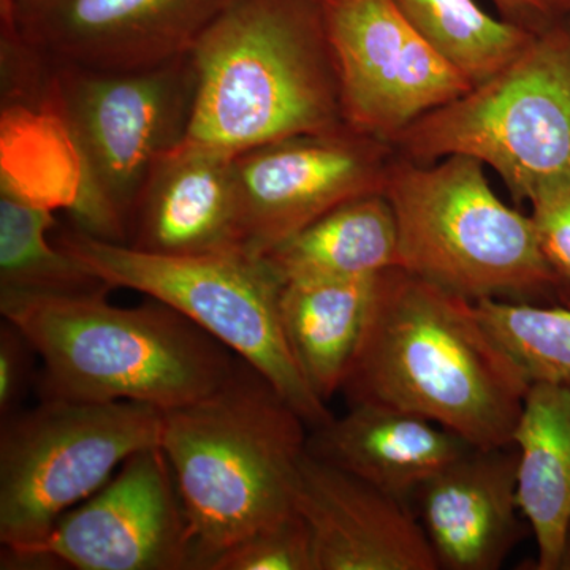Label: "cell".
Listing matches in <instances>:
<instances>
[{
  "label": "cell",
  "instance_id": "1",
  "mask_svg": "<svg viewBox=\"0 0 570 570\" xmlns=\"http://www.w3.org/2000/svg\"><path fill=\"white\" fill-rule=\"evenodd\" d=\"M530 385L474 303L392 268L379 276L341 393L348 406L420 415L489 450L512 448Z\"/></svg>",
  "mask_w": 570,
  "mask_h": 570
},
{
  "label": "cell",
  "instance_id": "2",
  "mask_svg": "<svg viewBox=\"0 0 570 570\" xmlns=\"http://www.w3.org/2000/svg\"><path fill=\"white\" fill-rule=\"evenodd\" d=\"M307 423L246 360L213 393L165 411L160 449L181 494L190 570L292 515Z\"/></svg>",
  "mask_w": 570,
  "mask_h": 570
},
{
  "label": "cell",
  "instance_id": "3",
  "mask_svg": "<svg viewBox=\"0 0 570 570\" xmlns=\"http://www.w3.org/2000/svg\"><path fill=\"white\" fill-rule=\"evenodd\" d=\"M186 141L230 156L344 124L322 0H236L193 50Z\"/></svg>",
  "mask_w": 570,
  "mask_h": 570
},
{
  "label": "cell",
  "instance_id": "4",
  "mask_svg": "<svg viewBox=\"0 0 570 570\" xmlns=\"http://www.w3.org/2000/svg\"><path fill=\"white\" fill-rule=\"evenodd\" d=\"M0 314L40 358V400L137 401L160 411L202 400L227 381L238 355L156 298L111 305L108 295L0 298Z\"/></svg>",
  "mask_w": 570,
  "mask_h": 570
},
{
  "label": "cell",
  "instance_id": "5",
  "mask_svg": "<svg viewBox=\"0 0 570 570\" xmlns=\"http://www.w3.org/2000/svg\"><path fill=\"white\" fill-rule=\"evenodd\" d=\"M474 157L417 164L396 154L384 194L395 212L400 268L469 302L561 305L531 216L509 208Z\"/></svg>",
  "mask_w": 570,
  "mask_h": 570
},
{
  "label": "cell",
  "instance_id": "6",
  "mask_svg": "<svg viewBox=\"0 0 570 570\" xmlns=\"http://www.w3.org/2000/svg\"><path fill=\"white\" fill-rule=\"evenodd\" d=\"M51 63L50 115L81 168L69 223L124 245L127 219L146 179L165 154L186 141L193 126V52L134 70Z\"/></svg>",
  "mask_w": 570,
  "mask_h": 570
},
{
  "label": "cell",
  "instance_id": "7",
  "mask_svg": "<svg viewBox=\"0 0 570 570\" xmlns=\"http://www.w3.org/2000/svg\"><path fill=\"white\" fill-rule=\"evenodd\" d=\"M51 236L112 288H130L174 307L257 367L311 430L333 417L288 347L281 318L284 283L265 257L142 253L96 238L70 223H58Z\"/></svg>",
  "mask_w": 570,
  "mask_h": 570
},
{
  "label": "cell",
  "instance_id": "8",
  "mask_svg": "<svg viewBox=\"0 0 570 570\" xmlns=\"http://www.w3.org/2000/svg\"><path fill=\"white\" fill-rule=\"evenodd\" d=\"M389 142L417 164L474 157L497 171L519 204L570 183V17L538 32L497 77Z\"/></svg>",
  "mask_w": 570,
  "mask_h": 570
},
{
  "label": "cell",
  "instance_id": "9",
  "mask_svg": "<svg viewBox=\"0 0 570 570\" xmlns=\"http://www.w3.org/2000/svg\"><path fill=\"white\" fill-rule=\"evenodd\" d=\"M164 411L137 401L40 400L0 419V543L21 550L50 534L140 450L160 444Z\"/></svg>",
  "mask_w": 570,
  "mask_h": 570
},
{
  "label": "cell",
  "instance_id": "10",
  "mask_svg": "<svg viewBox=\"0 0 570 570\" xmlns=\"http://www.w3.org/2000/svg\"><path fill=\"white\" fill-rule=\"evenodd\" d=\"M0 569L190 570V531L160 445L124 461L107 483Z\"/></svg>",
  "mask_w": 570,
  "mask_h": 570
},
{
  "label": "cell",
  "instance_id": "11",
  "mask_svg": "<svg viewBox=\"0 0 570 570\" xmlns=\"http://www.w3.org/2000/svg\"><path fill=\"white\" fill-rule=\"evenodd\" d=\"M396 151L344 122L234 157L243 249L264 257L336 206L384 194Z\"/></svg>",
  "mask_w": 570,
  "mask_h": 570
},
{
  "label": "cell",
  "instance_id": "12",
  "mask_svg": "<svg viewBox=\"0 0 570 570\" xmlns=\"http://www.w3.org/2000/svg\"><path fill=\"white\" fill-rule=\"evenodd\" d=\"M344 122L392 140L426 112L471 91L393 0H322Z\"/></svg>",
  "mask_w": 570,
  "mask_h": 570
},
{
  "label": "cell",
  "instance_id": "13",
  "mask_svg": "<svg viewBox=\"0 0 570 570\" xmlns=\"http://www.w3.org/2000/svg\"><path fill=\"white\" fill-rule=\"evenodd\" d=\"M236 0H10L0 26L45 58L94 70H134L190 55Z\"/></svg>",
  "mask_w": 570,
  "mask_h": 570
},
{
  "label": "cell",
  "instance_id": "14",
  "mask_svg": "<svg viewBox=\"0 0 570 570\" xmlns=\"http://www.w3.org/2000/svg\"><path fill=\"white\" fill-rule=\"evenodd\" d=\"M295 510L309 530L316 570L439 569L412 508L307 450Z\"/></svg>",
  "mask_w": 570,
  "mask_h": 570
},
{
  "label": "cell",
  "instance_id": "15",
  "mask_svg": "<svg viewBox=\"0 0 570 570\" xmlns=\"http://www.w3.org/2000/svg\"><path fill=\"white\" fill-rule=\"evenodd\" d=\"M519 453L469 449L420 487L412 501L439 569L498 570L527 534Z\"/></svg>",
  "mask_w": 570,
  "mask_h": 570
},
{
  "label": "cell",
  "instance_id": "16",
  "mask_svg": "<svg viewBox=\"0 0 570 570\" xmlns=\"http://www.w3.org/2000/svg\"><path fill=\"white\" fill-rule=\"evenodd\" d=\"M234 157L184 141L146 179L124 245L160 255L245 253Z\"/></svg>",
  "mask_w": 570,
  "mask_h": 570
},
{
  "label": "cell",
  "instance_id": "17",
  "mask_svg": "<svg viewBox=\"0 0 570 570\" xmlns=\"http://www.w3.org/2000/svg\"><path fill=\"white\" fill-rule=\"evenodd\" d=\"M472 445L445 428L397 409L354 404L307 434L306 450L412 508L415 493Z\"/></svg>",
  "mask_w": 570,
  "mask_h": 570
},
{
  "label": "cell",
  "instance_id": "18",
  "mask_svg": "<svg viewBox=\"0 0 570 570\" xmlns=\"http://www.w3.org/2000/svg\"><path fill=\"white\" fill-rule=\"evenodd\" d=\"M513 448L519 453V504L538 560L558 570L570 528V387L532 382L524 395Z\"/></svg>",
  "mask_w": 570,
  "mask_h": 570
},
{
  "label": "cell",
  "instance_id": "19",
  "mask_svg": "<svg viewBox=\"0 0 570 570\" xmlns=\"http://www.w3.org/2000/svg\"><path fill=\"white\" fill-rule=\"evenodd\" d=\"M379 276L291 281L281 292L288 347L307 385L325 404L343 389Z\"/></svg>",
  "mask_w": 570,
  "mask_h": 570
},
{
  "label": "cell",
  "instance_id": "20",
  "mask_svg": "<svg viewBox=\"0 0 570 570\" xmlns=\"http://www.w3.org/2000/svg\"><path fill=\"white\" fill-rule=\"evenodd\" d=\"M283 283L376 276L400 268V234L385 194L355 198L264 255Z\"/></svg>",
  "mask_w": 570,
  "mask_h": 570
},
{
  "label": "cell",
  "instance_id": "21",
  "mask_svg": "<svg viewBox=\"0 0 570 570\" xmlns=\"http://www.w3.org/2000/svg\"><path fill=\"white\" fill-rule=\"evenodd\" d=\"M50 206L22 193L9 175L0 183V298H78L108 295L110 284L52 239Z\"/></svg>",
  "mask_w": 570,
  "mask_h": 570
},
{
  "label": "cell",
  "instance_id": "22",
  "mask_svg": "<svg viewBox=\"0 0 570 570\" xmlns=\"http://www.w3.org/2000/svg\"><path fill=\"white\" fill-rule=\"evenodd\" d=\"M415 31L472 88L497 77L538 36L494 18L475 0H393Z\"/></svg>",
  "mask_w": 570,
  "mask_h": 570
},
{
  "label": "cell",
  "instance_id": "23",
  "mask_svg": "<svg viewBox=\"0 0 570 570\" xmlns=\"http://www.w3.org/2000/svg\"><path fill=\"white\" fill-rule=\"evenodd\" d=\"M475 314L531 382L570 387V307L482 299Z\"/></svg>",
  "mask_w": 570,
  "mask_h": 570
},
{
  "label": "cell",
  "instance_id": "24",
  "mask_svg": "<svg viewBox=\"0 0 570 570\" xmlns=\"http://www.w3.org/2000/svg\"><path fill=\"white\" fill-rule=\"evenodd\" d=\"M209 570H316L309 530L294 512L228 547Z\"/></svg>",
  "mask_w": 570,
  "mask_h": 570
},
{
  "label": "cell",
  "instance_id": "25",
  "mask_svg": "<svg viewBox=\"0 0 570 570\" xmlns=\"http://www.w3.org/2000/svg\"><path fill=\"white\" fill-rule=\"evenodd\" d=\"M530 204L540 250L560 284L561 306L570 307V183L542 190Z\"/></svg>",
  "mask_w": 570,
  "mask_h": 570
},
{
  "label": "cell",
  "instance_id": "26",
  "mask_svg": "<svg viewBox=\"0 0 570 570\" xmlns=\"http://www.w3.org/2000/svg\"><path fill=\"white\" fill-rule=\"evenodd\" d=\"M40 362L29 337L9 318L0 324V419L21 411L26 396L37 385Z\"/></svg>",
  "mask_w": 570,
  "mask_h": 570
},
{
  "label": "cell",
  "instance_id": "27",
  "mask_svg": "<svg viewBox=\"0 0 570 570\" xmlns=\"http://www.w3.org/2000/svg\"><path fill=\"white\" fill-rule=\"evenodd\" d=\"M504 20L540 32L570 17V0H491Z\"/></svg>",
  "mask_w": 570,
  "mask_h": 570
},
{
  "label": "cell",
  "instance_id": "28",
  "mask_svg": "<svg viewBox=\"0 0 570 570\" xmlns=\"http://www.w3.org/2000/svg\"><path fill=\"white\" fill-rule=\"evenodd\" d=\"M558 570H570V528L568 538H566L564 549H562L560 568Z\"/></svg>",
  "mask_w": 570,
  "mask_h": 570
},
{
  "label": "cell",
  "instance_id": "29",
  "mask_svg": "<svg viewBox=\"0 0 570 570\" xmlns=\"http://www.w3.org/2000/svg\"><path fill=\"white\" fill-rule=\"evenodd\" d=\"M10 0H0V7L7 6Z\"/></svg>",
  "mask_w": 570,
  "mask_h": 570
}]
</instances>
